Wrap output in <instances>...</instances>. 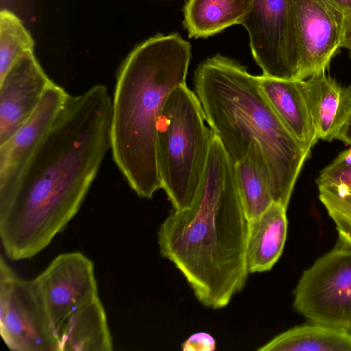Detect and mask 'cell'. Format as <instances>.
Instances as JSON below:
<instances>
[{
	"mask_svg": "<svg viewBox=\"0 0 351 351\" xmlns=\"http://www.w3.org/2000/svg\"><path fill=\"white\" fill-rule=\"evenodd\" d=\"M111 121L104 85L69 94L16 182L0 195V238L10 259L40 252L78 213L111 149Z\"/></svg>",
	"mask_w": 351,
	"mask_h": 351,
	"instance_id": "6da1fadb",
	"label": "cell"
},
{
	"mask_svg": "<svg viewBox=\"0 0 351 351\" xmlns=\"http://www.w3.org/2000/svg\"><path fill=\"white\" fill-rule=\"evenodd\" d=\"M249 227L234 163L213 132L206 167L192 204L173 209L160 226V253L180 271L202 305L220 309L243 290L250 274Z\"/></svg>",
	"mask_w": 351,
	"mask_h": 351,
	"instance_id": "7a4b0ae2",
	"label": "cell"
},
{
	"mask_svg": "<svg viewBox=\"0 0 351 351\" xmlns=\"http://www.w3.org/2000/svg\"><path fill=\"white\" fill-rule=\"evenodd\" d=\"M194 93L205 120L234 162L259 147L274 202L287 208L310 149L284 124L263 95L258 76L229 58L216 54L194 73Z\"/></svg>",
	"mask_w": 351,
	"mask_h": 351,
	"instance_id": "3957f363",
	"label": "cell"
},
{
	"mask_svg": "<svg viewBox=\"0 0 351 351\" xmlns=\"http://www.w3.org/2000/svg\"><path fill=\"white\" fill-rule=\"evenodd\" d=\"M190 43L178 34H158L122 62L112 98V158L130 188L151 199L162 189L157 162V120L169 93L186 83Z\"/></svg>",
	"mask_w": 351,
	"mask_h": 351,
	"instance_id": "277c9868",
	"label": "cell"
},
{
	"mask_svg": "<svg viewBox=\"0 0 351 351\" xmlns=\"http://www.w3.org/2000/svg\"><path fill=\"white\" fill-rule=\"evenodd\" d=\"M186 83L166 99L157 120V162L162 189L174 210L192 204L206 167L213 132Z\"/></svg>",
	"mask_w": 351,
	"mask_h": 351,
	"instance_id": "5b68a950",
	"label": "cell"
},
{
	"mask_svg": "<svg viewBox=\"0 0 351 351\" xmlns=\"http://www.w3.org/2000/svg\"><path fill=\"white\" fill-rule=\"evenodd\" d=\"M293 307L310 323L351 332V247L339 245L304 271Z\"/></svg>",
	"mask_w": 351,
	"mask_h": 351,
	"instance_id": "8992f818",
	"label": "cell"
},
{
	"mask_svg": "<svg viewBox=\"0 0 351 351\" xmlns=\"http://www.w3.org/2000/svg\"><path fill=\"white\" fill-rule=\"evenodd\" d=\"M0 332L13 351H59L58 339L33 280L0 261Z\"/></svg>",
	"mask_w": 351,
	"mask_h": 351,
	"instance_id": "52a82bcc",
	"label": "cell"
},
{
	"mask_svg": "<svg viewBox=\"0 0 351 351\" xmlns=\"http://www.w3.org/2000/svg\"><path fill=\"white\" fill-rule=\"evenodd\" d=\"M241 25L263 75L298 80L300 55L289 0H251Z\"/></svg>",
	"mask_w": 351,
	"mask_h": 351,
	"instance_id": "ba28073f",
	"label": "cell"
},
{
	"mask_svg": "<svg viewBox=\"0 0 351 351\" xmlns=\"http://www.w3.org/2000/svg\"><path fill=\"white\" fill-rule=\"evenodd\" d=\"M33 281L57 338L75 309L99 297L93 263L80 252L58 255Z\"/></svg>",
	"mask_w": 351,
	"mask_h": 351,
	"instance_id": "9c48e42d",
	"label": "cell"
},
{
	"mask_svg": "<svg viewBox=\"0 0 351 351\" xmlns=\"http://www.w3.org/2000/svg\"><path fill=\"white\" fill-rule=\"evenodd\" d=\"M295 27L299 55L298 80L326 72L341 47L345 17L332 0H289Z\"/></svg>",
	"mask_w": 351,
	"mask_h": 351,
	"instance_id": "30bf717a",
	"label": "cell"
},
{
	"mask_svg": "<svg viewBox=\"0 0 351 351\" xmlns=\"http://www.w3.org/2000/svg\"><path fill=\"white\" fill-rule=\"evenodd\" d=\"M51 82L34 51L23 54L0 80V145L33 114Z\"/></svg>",
	"mask_w": 351,
	"mask_h": 351,
	"instance_id": "8fae6325",
	"label": "cell"
},
{
	"mask_svg": "<svg viewBox=\"0 0 351 351\" xmlns=\"http://www.w3.org/2000/svg\"><path fill=\"white\" fill-rule=\"evenodd\" d=\"M69 94L51 82L29 119L0 145V195L16 182L25 165L48 134Z\"/></svg>",
	"mask_w": 351,
	"mask_h": 351,
	"instance_id": "7c38bea8",
	"label": "cell"
},
{
	"mask_svg": "<svg viewBox=\"0 0 351 351\" xmlns=\"http://www.w3.org/2000/svg\"><path fill=\"white\" fill-rule=\"evenodd\" d=\"M261 89L291 132L307 148L318 138L307 97L305 80L259 75Z\"/></svg>",
	"mask_w": 351,
	"mask_h": 351,
	"instance_id": "4fadbf2b",
	"label": "cell"
},
{
	"mask_svg": "<svg viewBox=\"0 0 351 351\" xmlns=\"http://www.w3.org/2000/svg\"><path fill=\"white\" fill-rule=\"evenodd\" d=\"M317 138L336 139L351 115V86L340 85L325 72L305 80Z\"/></svg>",
	"mask_w": 351,
	"mask_h": 351,
	"instance_id": "5bb4252c",
	"label": "cell"
},
{
	"mask_svg": "<svg viewBox=\"0 0 351 351\" xmlns=\"http://www.w3.org/2000/svg\"><path fill=\"white\" fill-rule=\"evenodd\" d=\"M287 208L273 202L259 216L250 220L247 247L249 274L269 271L281 256L287 235Z\"/></svg>",
	"mask_w": 351,
	"mask_h": 351,
	"instance_id": "9a60e30c",
	"label": "cell"
},
{
	"mask_svg": "<svg viewBox=\"0 0 351 351\" xmlns=\"http://www.w3.org/2000/svg\"><path fill=\"white\" fill-rule=\"evenodd\" d=\"M59 351L113 349L106 314L99 297L75 309L58 334Z\"/></svg>",
	"mask_w": 351,
	"mask_h": 351,
	"instance_id": "2e32d148",
	"label": "cell"
},
{
	"mask_svg": "<svg viewBox=\"0 0 351 351\" xmlns=\"http://www.w3.org/2000/svg\"><path fill=\"white\" fill-rule=\"evenodd\" d=\"M251 0H189L183 24L189 38H207L241 24Z\"/></svg>",
	"mask_w": 351,
	"mask_h": 351,
	"instance_id": "e0dca14e",
	"label": "cell"
},
{
	"mask_svg": "<svg viewBox=\"0 0 351 351\" xmlns=\"http://www.w3.org/2000/svg\"><path fill=\"white\" fill-rule=\"evenodd\" d=\"M258 351H351V332L311 323L291 328Z\"/></svg>",
	"mask_w": 351,
	"mask_h": 351,
	"instance_id": "ac0fdd59",
	"label": "cell"
},
{
	"mask_svg": "<svg viewBox=\"0 0 351 351\" xmlns=\"http://www.w3.org/2000/svg\"><path fill=\"white\" fill-rule=\"evenodd\" d=\"M238 191L249 220L261 215L274 202L267 167L259 147L252 145L244 158L234 163Z\"/></svg>",
	"mask_w": 351,
	"mask_h": 351,
	"instance_id": "d6986e66",
	"label": "cell"
},
{
	"mask_svg": "<svg viewBox=\"0 0 351 351\" xmlns=\"http://www.w3.org/2000/svg\"><path fill=\"white\" fill-rule=\"evenodd\" d=\"M34 41L14 13L2 10L0 12V80L10 67L26 52L34 51Z\"/></svg>",
	"mask_w": 351,
	"mask_h": 351,
	"instance_id": "ffe728a7",
	"label": "cell"
},
{
	"mask_svg": "<svg viewBox=\"0 0 351 351\" xmlns=\"http://www.w3.org/2000/svg\"><path fill=\"white\" fill-rule=\"evenodd\" d=\"M319 199L333 221L340 245L351 247V189L343 185L319 186Z\"/></svg>",
	"mask_w": 351,
	"mask_h": 351,
	"instance_id": "44dd1931",
	"label": "cell"
},
{
	"mask_svg": "<svg viewBox=\"0 0 351 351\" xmlns=\"http://www.w3.org/2000/svg\"><path fill=\"white\" fill-rule=\"evenodd\" d=\"M317 186L343 185L351 189V147L341 152L320 171Z\"/></svg>",
	"mask_w": 351,
	"mask_h": 351,
	"instance_id": "7402d4cb",
	"label": "cell"
},
{
	"mask_svg": "<svg viewBox=\"0 0 351 351\" xmlns=\"http://www.w3.org/2000/svg\"><path fill=\"white\" fill-rule=\"evenodd\" d=\"M181 348L184 351H213L216 349V341L210 334L198 332L187 338Z\"/></svg>",
	"mask_w": 351,
	"mask_h": 351,
	"instance_id": "603a6c76",
	"label": "cell"
},
{
	"mask_svg": "<svg viewBox=\"0 0 351 351\" xmlns=\"http://www.w3.org/2000/svg\"><path fill=\"white\" fill-rule=\"evenodd\" d=\"M343 11L345 29L341 47L351 50V0H332Z\"/></svg>",
	"mask_w": 351,
	"mask_h": 351,
	"instance_id": "cb8c5ba5",
	"label": "cell"
},
{
	"mask_svg": "<svg viewBox=\"0 0 351 351\" xmlns=\"http://www.w3.org/2000/svg\"><path fill=\"white\" fill-rule=\"evenodd\" d=\"M336 139L351 145V115L342 128Z\"/></svg>",
	"mask_w": 351,
	"mask_h": 351,
	"instance_id": "d4e9b609",
	"label": "cell"
},
{
	"mask_svg": "<svg viewBox=\"0 0 351 351\" xmlns=\"http://www.w3.org/2000/svg\"><path fill=\"white\" fill-rule=\"evenodd\" d=\"M351 51V50H350ZM350 57H351V52H350Z\"/></svg>",
	"mask_w": 351,
	"mask_h": 351,
	"instance_id": "484cf974",
	"label": "cell"
}]
</instances>
